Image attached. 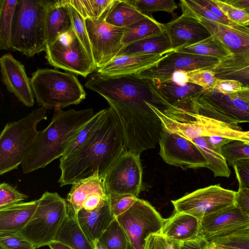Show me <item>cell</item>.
Returning <instances> with one entry per match:
<instances>
[{
    "instance_id": "cell-16",
    "label": "cell",
    "mask_w": 249,
    "mask_h": 249,
    "mask_svg": "<svg viewBox=\"0 0 249 249\" xmlns=\"http://www.w3.org/2000/svg\"><path fill=\"white\" fill-rule=\"evenodd\" d=\"M0 64L2 81L7 89L25 106L33 107L34 95L24 65L10 53L0 57Z\"/></svg>"
},
{
    "instance_id": "cell-59",
    "label": "cell",
    "mask_w": 249,
    "mask_h": 249,
    "mask_svg": "<svg viewBox=\"0 0 249 249\" xmlns=\"http://www.w3.org/2000/svg\"><path fill=\"white\" fill-rule=\"evenodd\" d=\"M48 246L51 249H72L69 246L56 241L52 242Z\"/></svg>"
},
{
    "instance_id": "cell-3",
    "label": "cell",
    "mask_w": 249,
    "mask_h": 249,
    "mask_svg": "<svg viewBox=\"0 0 249 249\" xmlns=\"http://www.w3.org/2000/svg\"><path fill=\"white\" fill-rule=\"evenodd\" d=\"M92 108L63 110L54 108L50 124L38 135L21 164L28 174L43 168L64 155L70 142L80 129L94 115Z\"/></svg>"
},
{
    "instance_id": "cell-14",
    "label": "cell",
    "mask_w": 249,
    "mask_h": 249,
    "mask_svg": "<svg viewBox=\"0 0 249 249\" xmlns=\"http://www.w3.org/2000/svg\"><path fill=\"white\" fill-rule=\"evenodd\" d=\"M219 60L215 58L174 51L157 64L137 75L151 81L169 80L177 71H189L199 69H212Z\"/></svg>"
},
{
    "instance_id": "cell-9",
    "label": "cell",
    "mask_w": 249,
    "mask_h": 249,
    "mask_svg": "<svg viewBox=\"0 0 249 249\" xmlns=\"http://www.w3.org/2000/svg\"><path fill=\"white\" fill-rule=\"evenodd\" d=\"M116 218L134 249H144L146 239L160 232L165 220L149 202L139 198Z\"/></svg>"
},
{
    "instance_id": "cell-44",
    "label": "cell",
    "mask_w": 249,
    "mask_h": 249,
    "mask_svg": "<svg viewBox=\"0 0 249 249\" xmlns=\"http://www.w3.org/2000/svg\"><path fill=\"white\" fill-rule=\"evenodd\" d=\"M186 72L189 83L199 86L204 90L213 89L217 79L211 69H199Z\"/></svg>"
},
{
    "instance_id": "cell-22",
    "label": "cell",
    "mask_w": 249,
    "mask_h": 249,
    "mask_svg": "<svg viewBox=\"0 0 249 249\" xmlns=\"http://www.w3.org/2000/svg\"><path fill=\"white\" fill-rule=\"evenodd\" d=\"M76 216L81 229L92 243L98 240L115 218L112 213L108 199L94 211L89 212L81 209Z\"/></svg>"
},
{
    "instance_id": "cell-17",
    "label": "cell",
    "mask_w": 249,
    "mask_h": 249,
    "mask_svg": "<svg viewBox=\"0 0 249 249\" xmlns=\"http://www.w3.org/2000/svg\"><path fill=\"white\" fill-rule=\"evenodd\" d=\"M164 27L174 51L193 45L211 36L197 19L183 13L164 24Z\"/></svg>"
},
{
    "instance_id": "cell-11",
    "label": "cell",
    "mask_w": 249,
    "mask_h": 249,
    "mask_svg": "<svg viewBox=\"0 0 249 249\" xmlns=\"http://www.w3.org/2000/svg\"><path fill=\"white\" fill-rule=\"evenodd\" d=\"M106 15L97 20L85 19L96 70L117 56L124 47L122 39L124 28L107 23L104 20Z\"/></svg>"
},
{
    "instance_id": "cell-30",
    "label": "cell",
    "mask_w": 249,
    "mask_h": 249,
    "mask_svg": "<svg viewBox=\"0 0 249 249\" xmlns=\"http://www.w3.org/2000/svg\"><path fill=\"white\" fill-rule=\"evenodd\" d=\"M146 17H148L138 10L128 0H116L104 20L111 25L125 28Z\"/></svg>"
},
{
    "instance_id": "cell-13",
    "label": "cell",
    "mask_w": 249,
    "mask_h": 249,
    "mask_svg": "<svg viewBox=\"0 0 249 249\" xmlns=\"http://www.w3.org/2000/svg\"><path fill=\"white\" fill-rule=\"evenodd\" d=\"M159 143L160 155L167 163L183 170L207 168V160L192 141L163 128Z\"/></svg>"
},
{
    "instance_id": "cell-40",
    "label": "cell",
    "mask_w": 249,
    "mask_h": 249,
    "mask_svg": "<svg viewBox=\"0 0 249 249\" xmlns=\"http://www.w3.org/2000/svg\"><path fill=\"white\" fill-rule=\"evenodd\" d=\"M67 3L71 13L73 29L86 50L93 59L91 46L85 23V19L73 6L68 2Z\"/></svg>"
},
{
    "instance_id": "cell-26",
    "label": "cell",
    "mask_w": 249,
    "mask_h": 249,
    "mask_svg": "<svg viewBox=\"0 0 249 249\" xmlns=\"http://www.w3.org/2000/svg\"><path fill=\"white\" fill-rule=\"evenodd\" d=\"M147 105L158 116L163 128L167 131L191 141L199 137L209 136L205 126L198 120L187 123L180 122L168 116L154 105L149 103Z\"/></svg>"
},
{
    "instance_id": "cell-18",
    "label": "cell",
    "mask_w": 249,
    "mask_h": 249,
    "mask_svg": "<svg viewBox=\"0 0 249 249\" xmlns=\"http://www.w3.org/2000/svg\"><path fill=\"white\" fill-rule=\"evenodd\" d=\"M198 101L237 123H249V104L237 93L225 95L213 89L204 90Z\"/></svg>"
},
{
    "instance_id": "cell-35",
    "label": "cell",
    "mask_w": 249,
    "mask_h": 249,
    "mask_svg": "<svg viewBox=\"0 0 249 249\" xmlns=\"http://www.w3.org/2000/svg\"><path fill=\"white\" fill-rule=\"evenodd\" d=\"M86 19L97 20L106 15L116 0H66Z\"/></svg>"
},
{
    "instance_id": "cell-21",
    "label": "cell",
    "mask_w": 249,
    "mask_h": 249,
    "mask_svg": "<svg viewBox=\"0 0 249 249\" xmlns=\"http://www.w3.org/2000/svg\"><path fill=\"white\" fill-rule=\"evenodd\" d=\"M160 233L178 242L192 240L201 235L200 220L190 214L175 212L164 220Z\"/></svg>"
},
{
    "instance_id": "cell-48",
    "label": "cell",
    "mask_w": 249,
    "mask_h": 249,
    "mask_svg": "<svg viewBox=\"0 0 249 249\" xmlns=\"http://www.w3.org/2000/svg\"><path fill=\"white\" fill-rule=\"evenodd\" d=\"M243 87V83L239 80L217 78L212 89L218 93L228 95L238 93Z\"/></svg>"
},
{
    "instance_id": "cell-23",
    "label": "cell",
    "mask_w": 249,
    "mask_h": 249,
    "mask_svg": "<svg viewBox=\"0 0 249 249\" xmlns=\"http://www.w3.org/2000/svg\"><path fill=\"white\" fill-rule=\"evenodd\" d=\"M72 29L71 13L66 0H47L45 20L46 43Z\"/></svg>"
},
{
    "instance_id": "cell-57",
    "label": "cell",
    "mask_w": 249,
    "mask_h": 249,
    "mask_svg": "<svg viewBox=\"0 0 249 249\" xmlns=\"http://www.w3.org/2000/svg\"><path fill=\"white\" fill-rule=\"evenodd\" d=\"M215 249H246L240 247L227 244H218L210 242Z\"/></svg>"
},
{
    "instance_id": "cell-51",
    "label": "cell",
    "mask_w": 249,
    "mask_h": 249,
    "mask_svg": "<svg viewBox=\"0 0 249 249\" xmlns=\"http://www.w3.org/2000/svg\"><path fill=\"white\" fill-rule=\"evenodd\" d=\"M197 3L210 10L218 18L224 21L229 26H240L230 20L212 0H195Z\"/></svg>"
},
{
    "instance_id": "cell-61",
    "label": "cell",
    "mask_w": 249,
    "mask_h": 249,
    "mask_svg": "<svg viewBox=\"0 0 249 249\" xmlns=\"http://www.w3.org/2000/svg\"><path fill=\"white\" fill-rule=\"evenodd\" d=\"M128 249H134L133 248V247L131 245V244L129 243V246H128Z\"/></svg>"
},
{
    "instance_id": "cell-56",
    "label": "cell",
    "mask_w": 249,
    "mask_h": 249,
    "mask_svg": "<svg viewBox=\"0 0 249 249\" xmlns=\"http://www.w3.org/2000/svg\"><path fill=\"white\" fill-rule=\"evenodd\" d=\"M224 1L249 14V0H226Z\"/></svg>"
},
{
    "instance_id": "cell-54",
    "label": "cell",
    "mask_w": 249,
    "mask_h": 249,
    "mask_svg": "<svg viewBox=\"0 0 249 249\" xmlns=\"http://www.w3.org/2000/svg\"><path fill=\"white\" fill-rule=\"evenodd\" d=\"M224 137L232 140L242 141L249 144V131L231 128L226 132Z\"/></svg>"
},
{
    "instance_id": "cell-36",
    "label": "cell",
    "mask_w": 249,
    "mask_h": 249,
    "mask_svg": "<svg viewBox=\"0 0 249 249\" xmlns=\"http://www.w3.org/2000/svg\"><path fill=\"white\" fill-rule=\"evenodd\" d=\"M98 241L107 249H128L129 239L124 229L115 218Z\"/></svg>"
},
{
    "instance_id": "cell-7",
    "label": "cell",
    "mask_w": 249,
    "mask_h": 249,
    "mask_svg": "<svg viewBox=\"0 0 249 249\" xmlns=\"http://www.w3.org/2000/svg\"><path fill=\"white\" fill-rule=\"evenodd\" d=\"M68 214L67 201L57 193L45 192L32 218L18 233L36 248L49 245Z\"/></svg>"
},
{
    "instance_id": "cell-58",
    "label": "cell",
    "mask_w": 249,
    "mask_h": 249,
    "mask_svg": "<svg viewBox=\"0 0 249 249\" xmlns=\"http://www.w3.org/2000/svg\"><path fill=\"white\" fill-rule=\"evenodd\" d=\"M237 93L241 99L249 104V87L244 86Z\"/></svg>"
},
{
    "instance_id": "cell-49",
    "label": "cell",
    "mask_w": 249,
    "mask_h": 249,
    "mask_svg": "<svg viewBox=\"0 0 249 249\" xmlns=\"http://www.w3.org/2000/svg\"><path fill=\"white\" fill-rule=\"evenodd\" d=\"M232 167L238 183L249 190V159L239 160Z\"/></svg>"
},
{
    "instance_id": "cell-60",
    "label": "cell",
    "mask_w": 249,
    "mask_h": 249,
    "mask_svg": "<svg viewBox=\"0 0 249 249\" xmlns=\"http://www.w3.org/2000/svg\"><path fill=\"white\" fill-rule=\"evenodd\" d=\"M94 249H107L98 240L93 243Z\"/></svg>"
},
{
    "instance_id": "cell-37",
    "label": "cell",
    "mask_w": 249,
    "mask_h": 249,
    "mask_svg": "<svg viewBox=\"0 0 249 249\" xmlns=\"http://www.w3.org/2000/svg\"><path fill=\"white\" fill-rule=\"evenodd\" d=\"M104 109L95 113L94 115L78 131L70 142L64 155L60 159L66 158L76 151L89 139L100 123Z\"/></svg>"
},
{
    "instance_id": "cell-25",
    "label": "cell",
    "mask_w": 249,
    "mask_h": 249,
    "mask_svg": "<svg viewBox=\"0 0 249 249\" xmlns=\"http://www.w3.org/2000/svg\"><path fill=\"white\" fill-rule=\"evenodd\" d=\"M95 194L108 196L104 179L100 177H92L73 183L66 199L69 208L76 215L83 208L86 199Z\"/></svg>"
},
{
    "instance_id": "cell-43",
    "label": "cell",
    "mask_w": 249,
    "mask_h": 249,
    "mask_svg": "<svg viewBox=\"0 0 249 249\" xmlns=\"http://www.w3.org/2000/svg\"><path fill=\"white\" fill-rule=\"evenodd\" d=\"M212 0L230 20L240 26L249 25V14L246 11L234 7L224 0Z\"/></svg>"
},
{
    "instance_id": "cell-4",
    "label": "cell",
    "mask_w": 249,
    "mask_h": 249,
    "mask_svg": "<svg viewBox=\"0 0 249 249\" xmlns=\"http://www.w3.org/2000/svg\"><path fill=\"white\" fill-rule=\"evenodd\" d=\"M47 0H18L13 20L11 48L32 57L46 49Z\"/></svg>"
},
{
    "instance_id": "cell-41",
    "label": "cell",
    "mask_w": 249,
    "mask_h": 249,
    "mask_svg": "<svg viewBox=\"0 0 249 249\" xmlns=\"http://www.w3.org/2000/svg\"><path fill=\"white\" fill-rule=\"evenodd\" d=\"M0 249H36L18 232L0 231Z\"/></svg>"
},
{
    "instance_id": "cell-45",
    "label": "cell",
    "mask_w": 249,
    "mask_h": 249,
    "mask_svg": "<svg viewBox=\"0 0 249 249\" xmlns=\"http://www.w3.org/2000/svg\"><path fill=\"white\" fill-rule=\"evenodd\" d=\"M28 196L19 192L15 187L6 182L0 184V209L21 202Z\"/></svg>"
},
{
    "instance_id": "cell-8",
    "label": "cell",
    "mask_w": 249,
    "mask_h": 249,
    "mask_svg": "<svg viewBox=\"0 0 249 249\" xmlns=\"http://www.w3.org/2000/svg\"><path fill=\"white\" fill-rule=\"evenodd\" d=\"M45 58L56 68L86 77L96 70L92 58L73 29L47 43Z\"/></svg>"
},
{
    "instance_id": "cell-24",
    "label": "cell",
    "mask_w": 249,
    "mask_h": 249,
    "mask_svg": "<svg viewBox=\"0 0 249 249\" xmlns=\"http://www.w3.org/2000/svg\"><path fill=\"white\" fill-rule=\"evenodd\" d=\"M38 203L39 199L0 209V231L19 232L32 218Z\"/></svg>"
},
{
    "instance_id": "cell-38",
    "label": "cell",
    "mask_w": 249,
    "mask_h": 249,
    "mask_svg": "<svg viewBox=\"0 0 249 249\" xmlns=\"http://www.w3.org/2000/svg\"><path fill=\"white\" fill-rule=\"evenodd\" d=\"M143 15L154 18L153 14L156 12L164 11L174 14L178 8L173 0H128Z\"/></svg>"
},
{
    "instance_id": "cell-19",
    "label": "cell",
    "mask_w": 249,
    "mask_h": 249,
    "mask_svg": "<svg viewBox=\"0 0 249 249\" xmlns=\"http://www.w3.org/2000/svg\"><path fill=\"white\" fill-rule=\"evenodd\" d=\"M170 53L154 54L118 55L104 66L96 70L97 73L104 77L138 75L155 66Z\"/></svg>"
},
{
    "instance_id": "cell-42",
    "label": "cell",
    "mask_w": 249,
    "mask_h": 249,
    "mask_svg": "<svg viewBox=\"0 0 249 249\" xmlns=\"http://www.w3.org/2000/svg\"><path fill=\"white\" fill-rule=\"evenodd\" d=\"M107 195L110 209L115 218L126 212L138 198L130 194L109 193Z\"/></svg>"
},
{
    "instance_id": "cell-34",
    "label": "cell",
    "mask_w": 249,
    "mask_h": 249,
    "mask_svg": "<svg viewBox=\"0 0 249 249\" xmlns=\"http://www.w3.org/2000/svg\"><path fill=\"white\" fill-rule=\"evenodd\" d=\"M18 0L0 1V49L11 48V31Z\"/></svg>"
},
{
    "instance_id": "cell-5",
    "label": "cell",
    "mask_w": 249,
    "mask_h": 249,
    "mask_svg": "<svg viewBox=\"0 0 249 249\" xmlns=\"http://www.w3.org/2000/svg\"><path fill=\"white\" fill-rule=\"evenodd\" d=\"M36 102L47 109L63 108L77 105L85 99L86 92L72 73L55 69H38L30 79Z\"/></svg>"
},
{
    "instance_id": "cell-15",
    "label": "cell",
    "mask_w": 249,
    "mask_h": 249,
    "mask_svg": "<svg viewBox=\"0 0 249 249\" xmlns=\"http://www.w3.org/2000/svg\"><path fill=\"white\" fill-rule=\"evenodd\" d=\"M200 222L201 234L209 241L249 230V217L235 204L203 217Z\"/></svg>"
},
{
    "instance_id": "cell-29",
    "label": "cell",
    "mask_w": 249,
    "mask_h": 249,
    "mask_svg": "<svg viewBox=\"0 0 249 249\" xmlns=\"http://www.w3.org/2000/svg\"><path fill=\"white\" fill-rule=\"evenodd\" d=\"M173 51L170 38L164 31L160 34L142 39L124 47L117 56L162 54Z\"/></svg>"
},
{
    "instance_id": "cell-10",
    "label": "cell",
    "mask_w": 249,
    "mask_h": 249,
    "mask_svg": "<svg viewBox=\"0 0 249 249\" xmlns=\"http://www.w3.org/2000/svg\"><path fill=\"white\" fill-rule=\"evenodd\" d=\"M236 192L212 185L172 200L175 212L190 214L200 221L204 216L235 204Z\"/></svg>"
},
{
    "instance_id": "cell-31",
    "label": "cell",
    "mask_w": 249,
    "mask_h": 249,
    "mask_svg": "<svg viewBox=\"0 0 249 249\" xmlns=\"http://www.w3.org/2000/svg\"><path fill=\"white\" fill-rule=\"evenodd\" d=\"M164 24L154 18L146 17L124 29L122 39L124 46L142 39L156 36L164 32Z\"/></svg>"
},
{
    "instance_id": "cell-39",
    "label": "cell",
    "mask_w": 249,
    "mask_h": 249,
    "mask_svg": "<svg viewBox=\"0 0 249 249\" xmlns=\"http://www.w3.org/2000/svg\"><path fill=\"white\" fill-rule=\"evenodd\" d=\"M221 152L228 164L233 166L239 160L249 159V144L233 140L222 147Z\"/></svg>"
},
{
    "instance_id": "cell-28",
    "label": "cell",
    "mask_w": 249,
    "mask_h": 249,
    "mask_svg": "<svg viewBox=\"0 0 249 249\" xmlns=\"http://www.w3.org/2000/svg\"><path fill=\"white\" fill-rule=\"evenodd\" d=\"M54 241L72 249H94V246L81 229L73 213L68 207V214L60 228Z\"/></svg>"
},
{
    "instance_id": "cell-52",
    "label": "cell",
    "mask_w": 249,
    "mask_h": 249,
    "mask_svg": "<svg viewBox=\"0 0 249 249\" xmlns=\"http://www.w3.org/2000/svg\"><path fill=\"white\" fill-rule=\"evenodd\" d=\"M209 246V241L201 235L192 240L179 242L178 249H208Z\"/></svg>"
},
{
    "instance_id": "cell-55",
    "label": "cell",
    "mask_w": 249,
    "mask_h": 249,
    "mask_svg": "<svg viewBox=\"0 0 249 249\" xmlns=\"http://www.w3.org/2000/svg\"><path fill=\"white\" fill-rule=\"evenodd\" d=\"M168 80H170L177 85L182 86L189 83L187 73L184 71H177L174 72Z\"/></svg>"
},
{
    "instance_id": "cell-47",
    "label": "cell",
    "mask_w": 249,
    "mask_h": 249,
    "mask_svg": "<svg viewBox=\"0 0 249 249\" xmlns=\"http://www.w3.org/2000/svg\"><path fill=\"white\" fill-rule=\"evenodd\" d=\"M179 242L160 233L152 234L146 240L144 249H178Z\"/></svg>"
},
{
    "instance_id": "cell-32",
    "label": "cell",
    "mask_w": 249,
    "mask_h": 249,
    "mask_svg": "<svg viewBox=\"0 0 249 249\" xmlns=\"http://www.w3.org/2000/svg\"><path fill=\"white\" fill-rule=\"evenodd\" d=\"M192 141L205 157L208 162L207 168L213 172L215 177L229 178L231 170L221 153L212 148L205 137H199Z\"/></svg>"
},
{
    "instance_id": "cell-27",
    "label": "cell",
    "mask_w": 249,
    "mask_h": 249,
    "mask_svg": "<svg viewBox=\"0 0 249 249\" xmlns=\"http://www.w3.org/2000/svg\"><path fill=\"white\" fill-rule=\"evenodd\" d=\"M211 70L217 78L249 81V52L232 54Z\"/></svg>"
},
{
    "instance_id": "cell-1",
    "label": "cell",
    "mask_w": 249,
    "mask_h": 249,
    "mask_svg": "<svg viewBox=\"0 0 249 249\" xmlns=\"http://www.w3.org/2000/svg\"><path fill=\"white\" fill-rule=\"evenodd\" d=\"M85 86L103 97L116 113L127 151L140 155L156 147L163 126L147 103L158 108L162 106L151 80L137 75L104 77L97 73Z\"/></svg>"
},
{
    "instance_id": "cell-53",
    "label": "cell",
    "mask_w": 249,
    "mask_h": 249,
    "mask_svg": "<svg viewBox=\"0 0 249 249\" xmlns=\"http://www.w3.org/2000/svg\"><path fill=\"white\" fill-rule=\"evenodd\" d=\"M205 138L212 148L221 153L222 147L227 143L233 141L218 135H213Z\"/></svg>"
},
{
    "instance_id": "cell-2",
    "label": "cell",
    "mask_w": 249,
    "mask_h": 249,
    "mask_svg": "<svg viewBox=\"0 0 249 249\" xmlns=\"http://www.w3.org/2000/svg\"><path fill=\"white\" fill-rule=\"evenodd\" d=\"M124 129L114 110L104 109L102 120L89 139L69 157L60 159V187L98 177L104 179L126 151Z\"/></svg>"
},
{
    "instance_id": "cell-6",
    "label": "cell",
    "mask_w": 249,
    "mask_h": 249,
    "mask_svg": "<svg viewBox=\"0 0 249 249\" xmlns=\"http://www.w3.org/2000/svg\"><path fill=\"white\" fill-rule=\"evenodd\" d=\"M47 108L41 107L20 120L7 123L0 135V175L18 168L37 137V124L46 120Z\"/></svg>"
},
{
    "instance_id": "cell-33",
    "label": "cell",
    "mask_w": 249,
    "mask_h": 249,
    "mask_svg": "<svg viewBox=\"0 0 249 249\" xmlns=\"http://www.w3.org/2000/svg\"><path fill=\"white\" fill-rule=\"evenodd\" d=\"M177 51L215 58L219 61L231 55L232 53L219 40L213 36Z\"/></svg>"
},
{
    "instance_id": "cell-20",
    "label": "cell",
    "mask_w": 249,
    "mask_h": 249,
    "mask_svg": "<svg viewBox=\"0 0 249 249\" xmlns=\"http://www.w3.org/2000/svg\"><path fill=\"white\" fill-rule=\"evenodd\" d=\"M210 35L219 40L232 54L249 52V28L231 27L195 16Z\"/></svg>"
},
{
    "instance_id": "cell-12",
    "label": "cell",
    "mask_w": 249,
    "mask_h": 249,
    "mask_svg": "<svg viewBox=\"0 0 249 249\" xmlns=\"http://www.w3.org/2000/svg\"><path fill=\"white\" fill-rule=\"evenodd\" d=\"M140 155L126 151L119 158L104 178L107 194H130L138 196L142 186Z\"/></svg>"
},
{
    "instance_id": "cell-46",
    "label": "cell",
    "mask_w": 249,
    "mask_h": 249,
    "mask_svg": "<svg viewBox=\"0 0 249 249\" xmlns=\"http://www.w3.org/2000/svg\"><path fill=\"white\" fill-rule=\"evenodd\" d=\"M209 242L230 244L249 249V230L236 231L213 239Z\"/></svg>"
},
{
    "instance_id": "cell-62",
    "label": "cell",
    "mask_w": 249,
    "mask_h": 249,
    "mask_svg": "<svg viewBox=\"0 0 249 249\" xmlns=\"http://www.w3.org/2000/svg\"><path fill=\"white\" fill-rule=\"evenodd\" d=\"M208 249H215L210 243V246Z\"/></svg>"
},
{
    "instance_id": "cell-50",
    "label": "cell",
    "mask_w": 249,
    "mask_h": 249,
    "mask_svg": "<svg viewBox=\"0 0 249 249\" xmlns=\"http://www.w3.org/2000/svg\"><path fill=\"white\" fill-rule=\"evenodd\" d=\"M235 204L249 217V190L238 183Z\"/></svg>"
}]
</instances>
